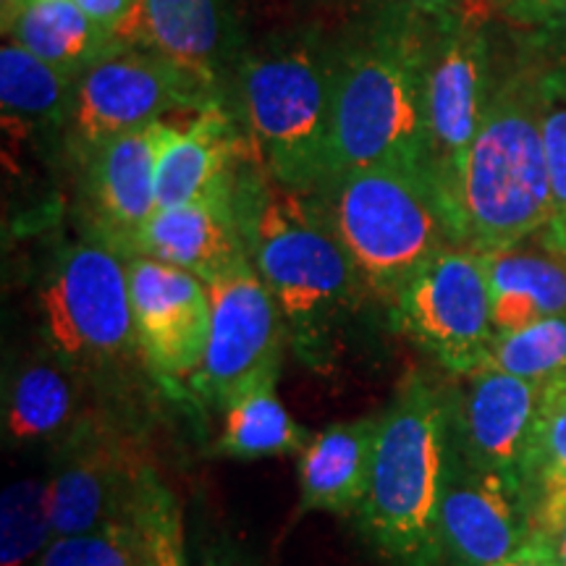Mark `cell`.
Returning a JSON list of instances; mask_svg holds the SVG:
<instances>
[{"instance_id":"cell-7","label":"cell","mask_w":566,"mask_h":566,"mask_svg":"<svg viewBox=\"0 0 566 566\" xmlns=\"http://www.w3.org/2000/svg\"><path fill=\"white\" fill-rule=\"evenodd\" d=\"M38 304L48 349L76 378L147 365L134 328L126 260L97 239L59 254Z\"/></svg>"},{"instance_id":"cell-4","label":"cell","mask_w":566,"mask_h":566,"mask_svg":"<svg viewBox=\"0 0 566 566\" xmlns=\"http://www.w3.org/2000/svg\"><path fill=\"white\" fill-rule=\"evenodd\" d=\"M449 409L446 391L422 373H409L380 412L370 483L359 504L363 535L396 566H443L438 551Z\"/></svg>"},{"instance_id":"cell-3","label":"cell","mask_w":566,"mask_h":566,"mask_svg":"<svg viewBox=\"0 0 566 566\" xmlns=\"http://www.w3.org/2000/svg\"><path fill=\"white\" fill-rule=\"evenodd\" d=\"M428 19L380 13L338 45L328 176L394 166L424 176Z\"/></svg>"},{"instance_id":"cell-10","label":"cell","mask_w":566,"mask_h":566,"mask_svg":"<svg viewBox=\"0 0 566 566\" xmlns=\"http://www.w3.org/2000/svg\"><path fill=\"white\" fill-rule=\"evenodd\" d=\"M391 315L396 328L449 375L480 370L495 336L483 254L446 247L396 294Z\"/></svg>"},{"instance_id":"cell-31","label":"cell","mask_w":566,"mask_h":566,"mask_svg":"<svg viewBox=\"0 0 566 566\" xmlns=\"http://www.w3.org/2000/svg\"><path fill=\"white\" fill-rule=\"evenodd\" d=\"M522 51L541 63H566V0H514L501 9Z\"/></svg>"},{"instance_id":"cell-23","label":"cell","mask_w":566,"mask_h":566,"mask_svg":"<svg viewBox=\"0 0 566 566\" xmlns=\"http://www.w3.org/2000/svg\"><path fill=\"white\" fill-rule=\"evenodd\" d=\"M3 34L74 80L113 48L111 34L71 0H21Z\"/></svg>"},{"instance_id":"cell-8","label":"cell","mask_w":566,"mask_h":566,"mask_svg":"<svg viewBox=\"0 0 566 566\" xmlns=\"http://www.w3.org/2000/svg\"><path fill=\"white\" fill-rule=\"evenodd\" d=\"M422 71L428 145L424 179L433 187L446 218L495 82L483 21L428 19Z\"/></svg>"},{"instance_id":"cell-32","label":"cell","mask_w":566,"mask_h":566,"mask_svg":"<svg viewBox=\"0 0 566 566\" xmlns=\"http://www.w3.org/2000/svg\"><path fill=\"white\" fill-rule=\"evenodd\" d=\"M139 522L145 530L150 566H192L187 554V541H184L179 501L160 483L158 475L147 485Z\"/></svg>"},{"instance_id":"cell-21","label":"cell","mask_w":566,"mask_h":566,"mask_svg":"<svg viewBox=\"0 0 566 566\" xmlns=\"http://www.w3.org/2000/svg\"><path fill=\"white\" fill-rule=\"evenodd\" d=\"M527 244V242H525ZM483 254L495 334L525 328L546 317H566V258L541 244Z\"/></svg>"},{"instance_id":"cell-20","label":"cell","mask_w":566,"mask_h":566,"mask_svg":"<svg viewBox=\"0 0 566 566\" xmlns=\"http://www.w3.org/2000/svg\"><path fill=\"white\" fill-rule=\"evenodd\" d=\"M380 415L336 422L300 454V512L354 516L370 483Z\"/></svg>"},{"instance_id":"cell-13","label":"cell","mask_w":566,"mask_h":566,"mask_svg":"<svg viewBox=\"0 0 566 566\" xmlns=\"http://www.w3.org/2000/svg\"><path fill=\"white\" fill-rule=\"evenodd\" d=\"M533 533L527 493L467 462L449 438L436 522L443 566H499Z\"/></svg>"},{"instance_id":"cell-6","label":"cell","mask_w":566,"mask_h":566,"mask_svg":"<svg viewBox=\"0 0 566 566\" xmlns=\"http://www.w3.org/2000/svg\"><path fill=\"white\" fill-rule=\"evenodd\" d=\"M363 275L388 307L405 283L454 244L441 205L422 174L375 166L338 174L310 192Z\"/></svg>"},{"instance_id":"cell-2","label":"cell","mask_w":566,"mask_h":566,"mask_svg":"<svg viewBox=\"0 0 566 566\" xmlns=\"http://www.w3.org/2000/svg\"><path fill=\"white\" fill-rule=\"evenodd\" d=\"M554 197L543 142L541 63L522 55L495 74L491 101L446 210L454 244L512 250L548 229Z\"/></svg>"},{"instance_id":"cell-35","label":"cell","mask_w":566,"mask_h":566,"mask_svg":"<svg viewBox=\"0 0 566 566\" xmlns=\"http://www.w3.org/2000/svg\"><path fill=\"white\" fill-rule=\"evenodd\" d=\"M499 566H562V562H558L548 537L543 533H533V537H530L525 546Z\"/></svg>"},{"instance_id":"cell-27","label":"cell","mask_w":566,"mask_h":566,"mask_svg":"<svg viewBox=\"0 0 566 566\" xmlns=\"http://www.w3.org/2000/svg\"><path fill=\"white\" fill-rule=\"evenodd\" d=\"M55 541L51 480L21 478L0 499V566H27Z\"/></svg>"},{"instance_id":"cell-14","label":"cell","mask_w":566,"mask_h":566,"mask_svg":"<svg viewBox=\"0 0 566 566\" xmlns=\"http://www.w3.org/2000/svg\"><path fill=\"white\" fill-rule=\"evenodd\" d=\"M451 378V388H443L451 443L478 470L504 478L525 491L530 441L546 386L499 370H475Z\"/></svg>"},{"instance_id":"cell-11","label":"cell","mask_w":566,"mask_h":566,"mask_svg":"<svg viewBox=\"0 0 566 566\" xmlns=\"http://www.w3.org/2000/svg\"><path fill=\"white\" fill-rule=\"evenodd\" d=\"M212 328L202 365L187 388L200 405L226 409L250 388L279 380L286 325L250 260L210 283Z\"/></svg>"},{"instance_id":"cell-9","label":"cell","mask_w":566,"mask_h":566,"mask_svg":"<svg viewBox=\"0 0 566 566\" xmlns=\"http://www.w3.org/2000/svg\"><path fill=\"white\" fill-rule=\"evenodd\" d=\"M223 103L221 87L139 48L113 45L76 80L69 142L90 158L105 142L163 122L176 111H208Z\"/></svg>"},{"instance_id":"cell-39","label":"cell","mask_w":566,"mask_h":566,"mask_svg":"<svg viewBox=\"0 0 566 566\" xmlns=\"http://www.w3.org/2000/svg\"><path fill=\"white\" fill-rule=\"evenodd\" d=\"M564 380H566V375H564Z\"/></svg>"},{"instance_id":"cell-17","label":"cell","mask_w":566,"mask_h":566,"mask_svg":"<svg viewBox=\"0 0 566 566\" xmlns=\"http://www.w3.org/2000/svg\"><path fill=\"white\" fill-rule=\"evenodd\" d=\"M233 195L237 187L176 208H158L142 229L132 258L181 268L205 283L218 281L231 268L250 260Z\"/></svg>"},{"instance_id":"cell-37","label":"cell","mask_w":566,"mask_h":566,"mask_svg":"<svg viewBox=\"0 0 566 566\" xmlns=\"http://www.w3.org/2000/svg\"><path fill=\"white\" fill-rule=\"evenodd\" d=\"M208 566H239V564H231V562H226V558H210Z\"/></svg>"},{"instance_id":"cell-19","label":"cell","mask_w":566,"mask_h":566,"mask_svg":"<svg viewBox=\"0 0 566 566\" xmlns=\"http://www.w3.org/2000/svg\"><path fill=\"white\" fill-rule=\"evenodd\" d=\"M113 45L150 51L221 87L226 40L218 0H134Z\"/></svg>"},{"instance_id":"cell-33","label":"cell","mask_w":566,"mask_h":566,"mask_svg":"<svg viewBox=\"0 0 566 566\" xmlns=\"http://www.w3.org/2000/svg\"><path fill=\"white\" fill-rule=\"evenodd\" d=\"M373 17L391 13V17H420V19H472L483 21L488 13L501 11V0H363Z\"/></svg>"},{"instance_id":"cell-36","label":"cell","mask_w":566,"mask_h":566,"mask_svg":"<svg viewBox=\"0 0 566 566\" xmlns=\"http://www.w3.org/2000/svg\"><path fill=\"white\" fill-rule=\"evenodd\" d=\"M535 533H543L548 537L551 546H554V551H556L558 562H562V566H566V509H562V512L551 516L548 522H543Z\"/></svg>"},{"instance_id":"cell-26","label":"cell","mask_w":566,"mask_h":566,"mask_svg":"<svg viewBox=\"0 0 566 566\" xmlns=\"http://www.w3.org/2000/svg\"><path fill=\"white\" fill-rule=\"evenodd\" d=\"M525 491L535 530L566 509V380L543 388L525 464Z\"/></svg>"},{"instance_id":"cell-38","label":"cell","mask_w":566,"mask_h":566,"mask_svg":"<svg viewBox=\"0 0 566 566\" xmlns=\"http://www.w3.org/2000/svg\"><path fill=\"white\" fill-rule=\"evenodd\" d=\"M509 3H514V0H501V9H504V6H509ZM501 13V11H499Z\"/></svg>"},{"instance_id":"cell-15","label":"cell","mask_w":566,"mask_h":566,"mask_svg":"<svg viewBox=\"0 0 566 566\" xmlns=\"http://www.w3.org/2000/svg\"><path fill=\"white\" fill-rule=\"evenodd\" d=\"M126 273L147 370L163 384H189L210 342V283L150 258H129Z\"/></svg>"},{"instance_id":"cell-30","label":"cell","mask_w":566,"mask_h":566,"mask_svg":"<svg viewBox=\"0 0 566 566\" xmlns=\"http://www.w3.org/2000/svg\"><path fill=\"white\" fill-rule=\"evenodd\" d=\"M34 566H150L145 530L137 520L55 537Z\"/></svg>"},{"instance_id":"cell-22","label":"cell","mask_w":566,"mask_h":566,"mask_svg":"<svg viewBox=\"0 0 566 566\" xmlns=\"http://www.w3.org/2000/svg\"><path fill=\"white\" fill-rule=\"evenodd\" d=\"M80 380L53 354L21 365L6 391V438L13 446L66 441L80 428Z\"/></svg>"},{"instance_id":"cell-1","label":"cell","mask_w":566,"mask_h":566,"mask_svg":"<svg viewBox=\"0 0 566 566\" xmlns=\"http://www.w3.org/2000/svg\"><path fill=\"white\" fill-rule=\"evenodd\" d=\"M233 202L250 263L279 307L289 344L302 363L325 370L338 331L367 292L363 275L315 197L275 179L258 150L239 166Z\"/></svg>"},{"instance_id":"cell-16","label":"cell","mask_w":566,"mask_h":566,"mask_svg":"<svg viewBox=\"0 0 566 566\" xmlns=\"http://www.w3.org/2000/svg\"><path fill=\"white\" fill-rule=\"evenodd\" d=\"M179 126L158 122L97 147L84 158V189L95 239L129 260L158 210V168Z\"/></svg>"},{"instance_id":"cell-24","label":"cell","mask_w":566,"mask_h":566,"mask_svg":"<svg viewBox=\"0 0 566 566\" xmlns=\"http://www.w3.org/2000/svg\"><path fill=\"white\" fill-rule=\"evenodd\" d=\"M275 386L279 380H268L226 405L223 430L216 443L218 454L239 462L302 454L304 446L313 441V433L296 424L281 405Z\"/></svg>"},{"instance_id":"cell-25","label":"cell","mask_w":566,"mask_h":566,"mask_svg":"<svg viewBox=\"0 0 566 566\" xmlns=\"http://www.w3.org/2000/svg\"><path fill=\"white\" fill-rule=\"evenodd\" d=\"M74 76L53 69L6 38L0 48V101L3 118L17 124L66 126L74 103Z\"/></svg>"},{"instance_id":"cell-28","label":"cell","mask_w":566,"mask_h":566,"mask_svg":"<svg viewBox=\"0 0 566 566\" xmlns=\"http://www.w3.org/2000/svg\"><path fill=\"white\" fill-rule=\"evenodd\" d=\"M480 370H499L546 386L566 375V317H546L495 334Z\"/></svg>"},{"instance_id":"cell-5","label":"cell","mask_w":566,"mask_h":566,"mask_svg":"<svg viewBox=\"0 0 566 566\" xmlns=\"http://www.w3.org/2000/svg\"><path fill=\"white\" fill-rule=\"evenodd\" d=\"M338 45L300 32L239 69V116L275 179L315 192L328 176Z\"/></svg>"},{"instance_id":"cell-29","label":"cell","mask_w":566,"mask_h":566,"mask_svg":"<svg viewBox=\"0 0 566 566\" xmlns=\"http://www.w3.org/2000/svg\"><path fill=\"white\" fill-rule=\"evenodd\" d=\"M541 116L554 212L537 242L566 258V63H541Z\"/></svg>"},{"instance_id":"cell-12","label":"cell","mask_w":566,"mask_h":566,"mask_svg":"<svg viewBox=\"0 0 566 566\" xmlns=\"http://www.w3.org/2000/svg\"><path fill=\"white\" fill-rule=\"evenodd\" d=\"M155 472L113 430L95 422L61 441L51 470L55 537L137 520Z\"/></svg>"},{"instance_id":"cell-18","label":"cell","mask_w":566,"mask_h":566,"mask_svg":"<svg viewBox=\"0 0 566 566\" xmlns=\"http://www.w3.org/2000/svg\"><path fill=\"white\" fill-rule=\"evenodd\" d=\"M254 145L226 103L197 113L187 129L176 132L158 168V208H176L205 197L231 192L239 166Z\"/></svg>"},{"instance_id":"cell-34","label":"cell","mask_w":566,"mask_h":566,"mask_svg":"<svg viewBox=\"0 0 566 566\" xmlns=\"http://www.w3.org/2000/svg\"><path fill=\"white\" fill-rule=\"evenodd\" d=\"M71 3L80 6L95 24H101L113 38V32L118 30V24L126 19V13L132 11L134 0H71Z\"/></svg>"}]
</instances>
